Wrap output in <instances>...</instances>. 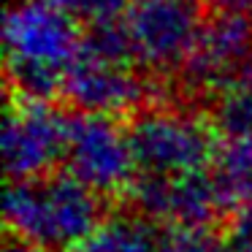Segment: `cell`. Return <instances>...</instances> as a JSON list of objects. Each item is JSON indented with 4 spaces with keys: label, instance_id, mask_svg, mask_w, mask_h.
Instances as JSON below:
<instances>
[{
    "label": "cell",
    "instance_id": "obj_1",
    "mask_svg": "<svg viewBox=\"0 0 252 252\" xmlns=\"http://www.w3.org/2000/svg\"><path fill=\"white\" fill-rule=\"evenodd\" d=\"M84 44V25L49 0H22L6 14V93L60 103Z\"/></svg>",
    "mask_w": 252,
    "mask_h": 252
},
{
    "label": "cell",
    "instance_id": "obj_2",
    "mask_svg": "<svg viewBox=\"0 0 252 252\" xmlns=\"http://www.w3.org/2000/svg\"><path fill=\"white\" fill-rule=\"evenodd\" d=\"M103 195L65 168L28 182H11L6 192V230L41 252L82 250L111 217Z\"/></svg>",
    "mask_w": 252,
    "mask_h": 252
},
{
    "label": "cell",
    "instance_id": "obj_3",
    "mask_svg": "<svg viewBox=\"0 0 252 252\" xmlns=\"http://www.w3.org/2000/svg\"><path fill=\"white\" fill-rule=\"evenodd\" d=\"M138 174H195L209 171L217 158L220 136L209 111L179 100H158L125 120Z\"/></svg>",
    "mask_w": 252,
    "mask_h": 252
},
{
    "label": "cell",
    "instance_id": "obj_4",
    "mask_svg": "<svg viewBox=\"0 0 252 252\" xmlns=\"http://www.w3.org/2000/svg\"><path fill=\"white\" fill-rule=\"evenodd\" d=\"M209 14L206 0H133L122 19L136 65L171 90L195 52Z\"/></svg>",
    "mask_w": 252,
    "mask_h": 252
},
{
    "label": "cell",
    "instance_id": "obj_5",
    "mask_svg": "<svg viewBox=\"0 0 252 252\" xmlns=\"http://www.w3.org/2000/svg\"><path fill=\"white\" fill-rule=\"evenodd\" d=\"M63 168L82 185L122 206L138 179V163L122 117L71 111Z\"/></svg>",
    "mask_w": 252,
    "mask_h": 252
},
{
    "label": "cell",
    "instance_id": "obj_6",
    "mask_svg": "<svg viewBox=\"0 0 252 252\" xmlns=\"http://www.w3.org/2000/svg\"><path fill=\"white\" fill-rule=\"evenodd\" d=\"M252 63V14L212 11L192 57L171 84V100L203 109Z\"/></svg>",
    "mask_w": 252,
    "mask_h": 252
},
{
    "label": "cell",
    "instance_id": "obj_7",
    "mask_svg": "<svg viewBox=\"0 0 252 252\" xmlns=\"http://www.w3.org/2000/svg\"><path fill=\"white\" fill-rule=\"evenodd\" d=\"M122 206L160 228H225L230 220L212 168L176 176L138 174Z\"/></svg>",
    "mask_w": 252,
    "mask_h": 252
},
{
    "label": "cell",
    "instance_id": "obj_8",
    "mask_svg": "<svg viewBox=\"0 0 252 252\" xmlns=\"http://www.w3.org/2000/svg\"><path fill=\"white\" fill-rule=\"evenodd\" d=\"M158 100H171L168 84L144 73L138 65L100 60L82 44V52L63 84L60 103L68 111L111 114L127 120L138 109Z\"/></svg>",
    "mask_w": 252,
    "mask_h": 252
},
{
    "label": "cell",
    "instance_id": "obj_9",
    "mask_svg": "<svg viewBox=\"0 0 252 252\" xmlns=\"http://www.w3.org/2000/svg\"><path fill=\"white\" fill-rule=\"evenodd\" d=\"M71 111L55 100H28L8 95L3 158L11 182L49 176L63 168Z\"/></svg>",
    "mask_w": 252,
    "mask_h": 252
},
{
    "label": "cell",
    "instance_id": "obj_10",
    "mask_svg": "<svg viewBox=\"0 0 252 252\" xmlns=\"http://www.w3.org/2000/svg\"><path fill=\"white\" fill-rule=\"evenodd\" d=\"M163 228L122 209L111 214L79 252H160Z\"/></svg>",
    "mask_w": 252,
    "mask_h": 252
},
{
    "label": "cell",
    "instance_id": "obj_11",
    "mask_svg": "<svg viewBox=\"0 0 252 252\" xmlns=\"http://www.w3.org/2000/svg\"><path fill=\"white\" fill-rule=\"evenodd\" d=\"M212 174L228 201L230 214L252 206V138H222Z\"/></svg>",
    "mask_w": 252,
    "mask_h": 252
},
{
    "label": "cell",
    "instance_id": "obj_12",
    "mask_svg": "<svg viewBox=\"0 0 252 252\" xmlns=\"http://www.w3.org/2000/svg\"><path fill=\"white\" fill-rule=\"evenodd\" d=\"M222 138H252V63L206 106Z\"/></svg>",
    "mask_w": 252,
    "mask_h": 252
},
{
    "label": "cell",
    "instance_id": "obj_13",
    "mask_svg": "<svg viewBox=\"0 0 252 252\" xmlns=\"http://www.w3.org/2000/svg\"><path fill=\"white\" fill-rule=\"evenodd\" d=\"M160 252H247L225 228H163Z\"/></svg>",
    "mask_w": 252,
    "mask_h": 252
},
{
    "label": "cell",
    "instance_id": "obj_14",
    "mask_svg": "<svg viewBox=\"0 0 252 252\" xmlns=\"http://www.w3.org/2000/svg\"><path fill=\"white\" fill-rule=\"evenodd\" d=\"M63 11H68L82 25H95L103 19H117L130 8L133 0H49Z\"/></svg>",
    "mask_w": 252,
    "mask_h": 252
},
{
    "label": "cell",
    "instance_id": "obj_15",
    "mask_svg": "<svg viewBox=\"0 0 252 252\" xmlns=\"http://www.w3.org/2000/svg\"><path fill=\"white\" fill-rule=\"evenodd\" d=\"M225 230H228L247 252H252V206L236 209V212L230 214V220L225 222Z\"/></svg>",
    "mask_w": 252,
    "mask_h": 252
},
{
    "label": "cell",
    "instance_id": "obj_16",
    "mask_svg": "<svg viewBox=\"0 0 252 252\" xmlns=\"http://www.w3.org/2000/svg\"><path fill=\"white\" fill-rule=\"evenodd\" d=\"M212 11H244L252 14V0H206Z\"/></svg>",
    "mask_w": 252,
    "mask_h": 252
},
{
    "label": "cell",
    "instance_id": "obj_17",
    "mask_svg": "<svg viewBox=\"0 0 252 252\" xmlns=\"http://www.w3.org/2000/svg\"><path fill=\"white\" fill-rule=\"evenodd\" d=\"M3 252H41V250H35L33 244H28L25 239H19V236H14V233H8V230H6V244H3Z\"/></svg>",
    "mask_w": 252,
    "mask_h": 252
}]
</instances>
